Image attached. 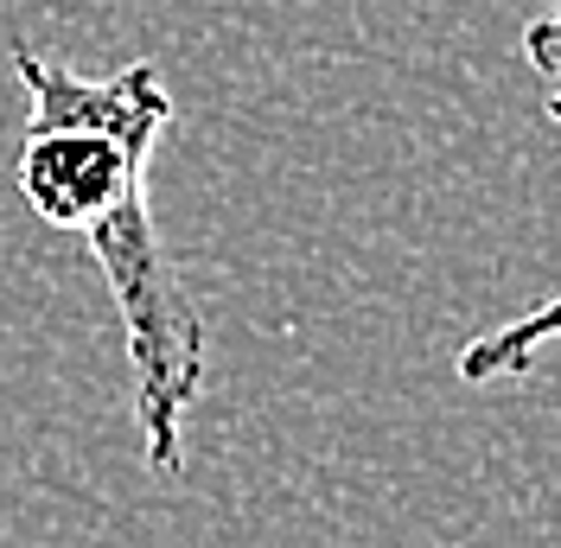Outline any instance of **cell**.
I'll use <instances>...</instances> for the list:
<instances>
[{"mask_svg":"<svg viewBox=\"0 0 561 548\" xmlns=\"http://www.w3.org/2000/svg\"><path fill=\"white\" fill-rule=\"evenodd\" d=\"M13 77L26 83V140H20V198L51 230H90L108 205L147 185L153 147L173 128V96L153 58H135L115 77H77L70 65L13 38Z\"/></svg>","mask_w":561,"mask_h":548,"instance_id":"cell-1","label":"cell"},{"mask_svg":"<svg viewBox=\"0 0 561 548\" xmlns=\"http://www.w3.org/2000/svg\"><path fill=\"white\" fill-rule=\"evenodd\" d=\"M556 332V307L542 300V307L517 319V326H497L485 339H472L459 351V377L466 383H497V377H529L536 370V357H542V344Z\"/></svg>","mask_w":561,"mask_h":548,"instance_id":"cell-2","label":"cell"},{"mask_svg":"<svg viewBox=\"0 0 561 548\" xmlns=\"http://www.w3.org/2000/svg\"><path fill=\"white\" fill-rule=\"evenodd\" d=\"M529 58H536V77L556 83V20H536L529 26Z\"/></svg>","mask_w":561,"mask_h":548,"instance_id":"cell-3","label":"cell"}]
</instances>
